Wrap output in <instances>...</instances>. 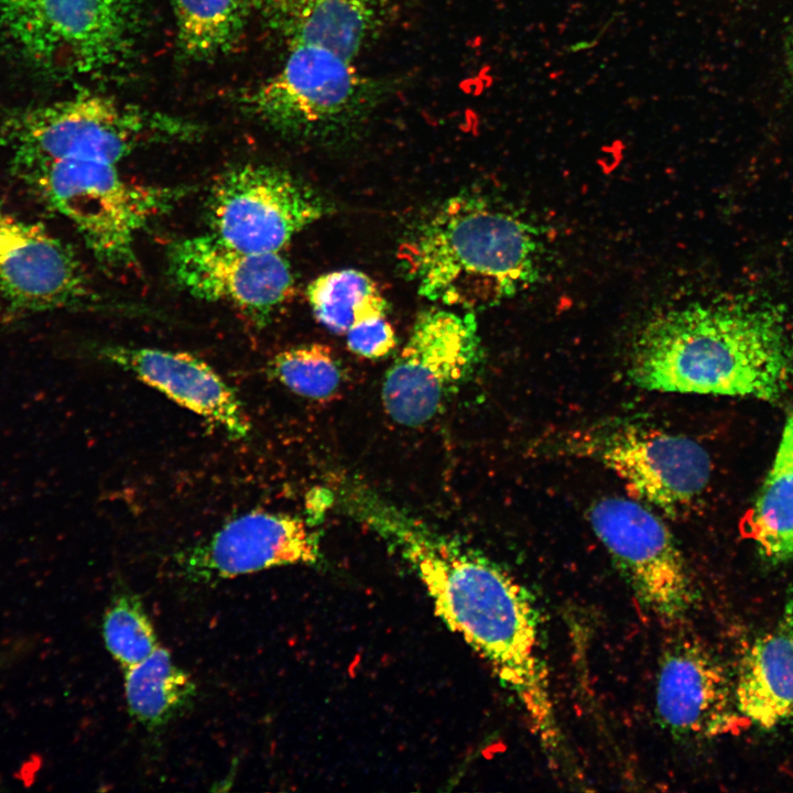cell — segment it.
<instances>
[{
  "instance_id": "obj_10",
  "label": "cell",
  "mask_w": 793,
  "mask_h": 793,
  "mask_svg": "<svg viewBox=\"0 0 793 793\" xmlns=\"http://www.w3.org/2000/svg\"><path fill=\"white\" fill-rule=\"evenodd\" d=\"M591 528L638 604L653 617L678 622L696 590L685 557L666 524L647 506L602 498L589 511Z\"/></svg>"
},
{
  "instance_id": "obj_13",
  "label": "cell",
  "mask_w": 793,
  "mask_h": 793,
  "mask_svg": "<svg viewBox=\"0 0 793 793\" xmlns=\"http://www.w3.org/2000/svg\"><path fill=\"white\" fill-rule=\"evenodd\" d=\"M97 298L66 243L0 206V322L89 306Z\"/></svg>"
},
{
  "instance_id": "obj_19",
  "label": "cell",
  "mask_w": 793,
  "mask_h": 793,
  "mask_svg": "<svg viewBox=\"0 0 793 793\" xmlns=\"http://www.w3.org/2000/svg\"><path fill=\"white\" fill-rule=\"evenodd\" d=\"M742 531L773 563L793 557V454L779 446L759 495L742 521Z\"/></svg>"
},
{
  "instance_id": "obj_15",
  "label": "cell",
  "mask_w": 793,
  "mask_h": 793,
  "mask_svg": "<svg viewBox=\"0 0 793 793\" xmlns=\"http://www.w3.org/2000/svg\"><path fill=\"white\" fill-rule=\"evenodd\" d=\"M655 715L677 740L709 738L731 728L738 713L734 683L698 641L678 637L663 650L655 681Z\"/></svg>"
},
{
  "instance_id": "obj_24",
  "label": "cell",
  "mask_w": 793,
  "mask_h": 793,
  "mask_svg": "<svg viewBox=\"0 0 793 793\" xmlns=\"http://www.w3.org/2000/svg\"><path fill=\"white\" fill-rule=\"evenodd\" d=\"M345 336L348 349L367 359L385 357L397 344L394 329L387 316L359 322Z\"/></svg>"
},
{
  "instance_id": "obj_1",
  "label": "cell",
  "mask_w": 793,
  "mask_h": 793,
  "mask_svg": "<svg viewBox=\"0 0 793 793\" xmlns=\"http://www.w3.org/2000/svg\"><path fill=\"white\" fill-rule=\"evenodd\" d=\"M356 512L423 584L441 620L484 659L540 741L561 734L530 591L499 564L367 495Z\"/></svg>"
},
{
  "instance_id": "obj_8",
  "label": "cell",
  "mask_w": 793,
  "mask_h": 793,
  "mask_svg": "<svg viewBox=\"0 0 793 793\" xmlns=\"http://www.w3.org/2000/svg\"><path fill=\"white\" fill-rule=\"evenodd\" d=\"M482 361L474 312L432 307L421 312L389 367L381 402L395 423L416 427L434 419Z\"/></svg>"
},
{
  "instance_id": "obj_14",
  "label": "cell",
  "mask_w": 793,
  "mask_h": 793,
  "mask_svg": "<svg viewBox=\"0 0 793 793\" xmlns=\"http://www.w3.org/2000/svg\"><path fill=\"white\" fill-rule=\"evenodd\" d=\"M319 556L318 534L305 521L254 510L228 521L176 557L185 577L213 582L276 566L315 564Z\"/></svg>"
},
{
  "instance_id": "obj_9",
  "label": "cell",
  "mask_w": 793,
  "mask_h": 793,
  "mask_svg": "<svg viewBox=\"0 0 793 793\" xmlns=\"http://www.w3.org/2000/svg\"><path fill=\"white\" fill-rule=\"evenodd\" d=\"M373 95L354 62L315 44L290 42L282 68L245 99L271 128L321 138L356 122Z\"/></svg>"
},
{
  "instance_id": "obj_17",
  "label": "cell",
  "mask_w": 793,
  "mask_h": 793,
  "mask_svg": "<svg viewBox=\"0 0 793 793\" xmlns=\"http://www.w3.org/2000/svg\"><path fill=\"white\" fill-rule=\"evenodd\" d=\"M738 713L762 728L793 719V637L765 634L740 662L734 683Z\"/></svg>"
},
{
  "instance_id": "obj_29",
  "label": "cell",
  "mask_w": 793,
  "mask_h": 793,
  "mask_svg": "<svg viewBox=\"0 0 793 793\" xmlns=\"http://www.w3.org/2000/svg\"><path fill=\"white\" fill-rule=\"evenodd\" d=\"M1 662H2V656H1V653H0V664H1Z\"/></svg>"
},
{
  "instance_id": "obj_7",
  "label": "cell",
  "mask_w": 793,
  "mask_h": 793,
  "mask_svg": "<svg viewBox=\"0 0 793 793\" xmlns=\"http://www.w3.org/2000/svg\"><path fill=\"white\" fill-rule=\"evenodd\" d=\"M537 448L597 461L628 490L667 515L693 502L710 477L707 452L694 439L629 421L595 423L556 433Z\"/></svg>"
},
{
  "instance_id": "obj_12",
  "label": "cell",
  "mask_w": 793,
  "mask_h": 793,
  "mask_svg": "<svg viewBox=\"0 0 793 793\" xmlns=\"http://www.w3.org/2000/svg\"><path fill=\"white\" fill-rule=\"evenodd\" d=\"M169 269L192 296L228 304L259 327L272 319L294 285L280 252L239 250L210 233L176 241L169 251Z\"/></svg>"
},
{
  "instance_id": "obj_26",
  "label": "cell",
  "mask_w": 793,
  "mask_h": 793,
  "mask_svg": "<svg viewBox=\"0 0 793 793\" xmlns=\"http://www.w3.org/2000/svg\"><path fill=\"white\" fill-rule=\"evenodd\" d=\"M785 68L789 82L793 86V22L785 44Z\"/></svg>"
},
{
  "instance_id": "obj_4",
  "label": "cell",
  "mask_w": 793,
  "mask_h": 793,
  "mask_svg": "<svg viewBox=\"0 0 793 793\" xmlns=\"http://www.w3.org/2000/svg\"><path fill=\"white\" fill-rule=\"evenodd\" d=\"M145 0H0V41L28 64L66 78L129 67Z\"/></svg>"
},
{
  "instance_id": "obj_5",
  "label": "cell",
  "mask_w": 793,
  "mask_h": 793,
  "mask_svg": "<svg viewBox=\"0 0 793 793\" xmlns=\"http://www.w3.org/2000/svg\"><path fill=\"white\" fill-rule=\"evenodd\" d=\"M17 175L48 207L69 220L96 259L110 269L135 263L139 232L170 211L185 187L135 184L116 164L75 160L10 162Z\"/></svg>"
},
{
  "instance_id": "obj_16",
  "label": "cell",
  "mask_w": 793,
  "mask_h": 793,
  "mask_svg": "<svg viewBox=\"0 0 793 793\" xmlns=\"http://www.w3.org/2000/svg\"><path fill=\"white\" fill-rule=\"evenodd\" d=\"M99 355L177 404L243 439L250 423L235 391L205 361L187 352L109 345Z\"/></svg>"
},
{
  "instance_id": "obj_28",
  "label": "cell",
  "mask_w": 793,
  "mask_h": 793,
  "mask_svg": "<svg viewBox=\"0 0 793 793\" xmlns=\"http://www.w3.org/2000/svg\"><path fill=\"white\" fill-rule=\"evenodd\" d=\"M784 630L793 637V599L785 607Z\"/></svg>"
},
{
  "instance_id": "obj_25",
  "label": "cell",
  "mask_w": 793,
  "mask_h": 793,
  "mask_svg": "<svg viewBox=\"0 0 793 793\" xmlns=\"http://www.w3.org/2000/svg\"><path fill=\"white\" fill-rule=\"evenodd\" d=\"M276 22L290 31L314 0H257Z\"/></svg>"
},
{
  "instance_id": "obj_27",
  "label": "cell",
  "mask_w": 793,
  "mask_h": 793,
  "mask_svg": "<svg viewBox=\"0 0 793 793\" xmlns=\"http://www.w3.org/2000/svg\"><path fill=\"white\" fill-rule=\"evenodd\" d=\"M779 446L793 454V413L786 420Z\"/></svg>"
},
{
  "instance_id": "obj_22",
  "label": "cell",
  "mask_w": 793,
  "mask_h": 793,
  "mask_svg": "<svg viewBox=\"0 0 793 793\" xmlns=\"http://www.w3.org/2000/svg\"><path fill=\"white\" fill-rule=\"evenodd\" d=\"M269 374L297 395L315 401L334 400L341 391L345 370L330 347L300 345L276 354Z\"/></svg>"
},
{
  "instance_id": "obj_21",
  "label": "cell",
  "mask_w": 793,
  "mask_h": 793,
  "mask_svg": "<svg viewBox=\"0 0 793 793\" xmlns=\"http://www.w3.org/2000/svg\"><path fill=\"white\" fill-rule=\"evenodd\" d=\"M306 293L317 322L337 335H346L359 322L387 316L388 303L376 282L358 270L322 274Z\"/></svg>"
},
{
  "instance_id": "obj_23",
  "label": "cell",
  "mask_w": 793,
  "mask_h": 793,
  "mask_svg": "<svg viewBox=\"0 0 793 793\" xmlns=\"http://www.w3.org/2000/svg\"><path fill=\"white\" fill-rule=\"evenodd\" d=\"M102 637L108 652L123 670L140 663L159 647L141 599L131 593L112 599L102 620Z\"/></svg>"
},
{
  "instance_id": "obj_2",
  "label": "cell",
  "mask_w": 793,
  "mask_h": 793,
  "mask_svg": "<svg viewBox=\"0 0 793 793\" xmlns=\"http://www.w3.org/2000/svg\"><path fill=\"white\" fill-rule=\"evenodd\" d=\"M792 370L782 312L737 301L691 304L654 316L634 340L628 374L651 391L774 401Z\"/></svg>"
},
{
  "instance_id": "obj_11",
  "label": "cell",
  "mask_w": 793,
  "mask_h": 793,
  "mask_svg": "<svg viewBox=\"0 0 793 793\" xmlns=\"http://www.w3.org/2000/svg\"><path fill=\"white\" fill-rule=\"evenodd\" d=\"M326 211L323 199L281 167L247 163L222 173L207 200L210 235L239 250L279 253Z\"/></svg>"
},
{
  "instance_id": "obj_6",
  "label": "cell",
  "mask_w": 793,
  "mask_h": 793,
  "mask_svg": "<svg viewBox=\"0 0 793 793\" xmlns=\"http://www.w3.org/2000/svg\"><path fill=\"white\" fill-rule=\"evenodd\" d=\"M199 132L182 118L91 91L0 117V145L10 162L75 159L117 164L145 145L193 140Z\"/></svg>"
},
{
  "instance_id": "obj_18",
  "label": "cell",
  "mask_w": 793,
  "mask_h": 793,
  "mask_svg": "<svg viewBox=\"0 0 793 793\" xmlns=\"http://www.w3.org/2000/svg\"><path fill=\"white\" fill-rule=\"evenodd\" d=\"M196 692L189 674L160 645L140 663L124 669L128 710L149 729L162 727L183 713Z\"/></svg>"
},
{
  "instance_id": "obj_3",
  "label": "cell",
  "mask_w": 793,
  "mask_h": 793,
  "mask_svg": "<svg viewBox=\"0 0 793 793\" xmlns=\"http://www.w3.org/2000/svg\"><path fill=\"white\" fill-rule=\"evenodd\" d=\"M540 252L539 231L518 213L465 193L417 222L397 259L420 295L475 313L533 283Z\"/></svg>"
},
{
  "instance_id": "obj_20",
  "label": "cell",
  "mask_w": 793,
  "mask_h": 793,
  "mask_svg": "<svg viewBox=\"0 0 793 793\" xmlns=\"http://www.w3.org/2000/svg\"><path fill=\"white\" fill-rule=\"evenodd\" d=\"M180 53L194 61L230 51L241 37L252 0H170Z\"/></svg>"
}]
</instances>
